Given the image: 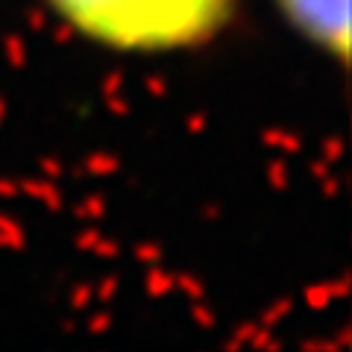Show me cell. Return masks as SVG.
Masks as SVG:
<instances>
[{
    "label": "cell",
    "mask_w": 352,
    "mask_h": 352,
    "mask_svg": "<svg viewBox=\"0 0 352 352\" xmlns=\"http://www.w3.org/2000/svg\"><path fill=\"white\" fill-rule=\"evenodd\" d=\"M88 38L120 50L194 47L214 36L235 0H50Z\"/></svg>",
    "instance_id": "obj_1"
},
{
    "label": "cell",
    "mask_w": 352,
    "mask_h": 352,
    "mask_svg": "<svg viewBox=\"0 0 352 352\" xmlns=\"http://www.w3.org/2000/svg\"><path fill=\"white\" fill-rule=\"evenodd\" d=\"M285 18L302 36L346 65L349 59V0H279Z\"/></svg>",
    "instance_id": "obj_2"
}]
</instances>
